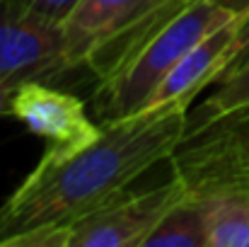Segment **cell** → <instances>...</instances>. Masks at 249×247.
I'll use <instances>...</instances> for the list:
<instances>
[{"label": "cell", "mask_w": 249, "mask_h": 247, "mask_svg": "<svg viewBox=\"0 0 249 247\" xmlns=\"http://www.w3.org/2000/svg\"><path fill=\"white\" fill-rule=\"evenodd\" d=\"M189 109L186 104L143 109L102 121L99 138L80 151H46L0 206V247H44L53 233L131 189L184 143Z\"/></svg>", "instance_id": "1"}, {"label": "cell", "mask_w": 249, "mask_h": 247, "mask_svg": "<svg viewBox=\"0 0 249 247\" xmlns=\"http://www.w3.org/2000/svg\"><path fill=\"white\" fill-rule=\"evenodd\" d=\"M232 19L213 0H177L97 58L89 68L99 78L94 104L104 121L138 114L179 58Z\"/></svg>", "instance_id": "2"}, {"label": "cell", "mask_w": 249, "mask_h": 247, "mask_svg": "<svg viewBox=\"0 0 249 247\" xmlns=\"http://www.w3.org/2000/svg\"><path fill=\"white\" fill-rule=\"evenodd\" d=\"M184 194L186 182L174 170L167 182L153 189H126L94 213L53 233L44 247H145L148 235Z\"/></svg>", "instance_id": "3"}, {"label": "cell", "mask_w": 249, "mask_h": 247, "mask_svg": "<svg viewBox=\"0 0 249 247\" xmlns=\"http://www.w3.org/2000/svg\"><path fill=\"white\" fill-rule=\"evenodd\" d=\"M177 0H80L63 22V63L92 66Z\"/></svg>", "instance_id": "4"}, {"label": "cell", "mask_w": 249, "mask_h": 247, "mask_svg": "<svg viewBox=\"0 0 249 247\" xmlns=\"http://www.w3.org/2000/svg\"><path fill=\"white\" fill-rule=\"evenodd\" d=\"M63 63V27L0 2V87L46 80Z\"/></svg>", "instance_id": "5"}, {"label": "cell", "mask_w": 249, "mask_h": 247, "mask_svg": "<svg viewBox=\"0 0 249 247\" xmlns=\"http://www.w3.org/2000/svg\"><path fill=\"white\" fill-rule=\"evenodd\" d=\"M10 116H15L29 133L44 138L49 143L46 151L53 153L80 151L102 133V126L87 116L78 97L44 80H27L15 90Z\"/></svg>", "instance_id": "6"}, {"label": "cell", "mask_w": 249, "mask_h": 247, "mask_svg": "<svg viewBox=\"0 0 249 247\" xmlns=\"http://www.w3.org/2000/svg\"><path fill=\"white\" fill-rule=\"evenodd\" d=\"M235 37H237V19L218 27L206 39H201L194 49H189L179 58V63L167 73L165 80L155 87L143 109H160L167 104L191 107L198 92H206V87H211L228 68Z\"/></svg>", "instance_id": "7"}, {"label": "cell", "mask_w": 249, "mask_h": 247, "mask_svg": "<svg viewBox=\"0 0 249 247\" xmlns=\"http://www.w3.org/2000/svg\"><path fill=\"white\" fill-rule=\"evenodd\" d=\"M206 92L208 95L198 102V107L189 109L186 138L203 133L218 121L249 112V56L237 66L228 68L211 87H206Z\"/></svg>", "instance_id": "8"}, {"label": "cell", "mask_w": 249, "mask_h": 247, "mask_svg": "<svg viewBox=\"0 0 249 247\" xmlns=\"http://www.w3.org/2000/svg\"><path fill=\"white\" fill-rule=\"evenodd\" d=\"M208 247V235H206V223L203 213L191 196L189 187L184 199L172 206L165 213V218L158 223V228L148 235L145 247Z\"/></svg>", "instance_id": "9"}, {"label": "cell", "mask_w": 249, "mask_h": 247, "mask_svg": "<svg viewBox=\"0 0 249 247\" xmlns=\"http://www.w3.org/2000/svg\"><path fill=\"white\" fill-rule=\"evenodd\" d=\"M186 141H194L201 148L249 170V112L218 121L203 133H196Z\"/></svg>", "instance_id": "10"}, {"label": "cell", "mask_w": 249, "mask_h": 247, "mask_svg": "<svg viewBox=\"0 0 249 247\" xmlns=\"http://www.w3.org/2000/svg\"><path fill=\"white\" fill-rule=\"evenodd\" d=\"M0 2L19 7L24 12H32L41 19H49V22L63 27V22L68 19V15L75 10V5L80 0H0Z\"/></svg>", "instance_id": "11"}, {"label": "cell", "mask_w": 249, "mask_h": 247, "mask_svg": "<svg viewBox=\"0 0 249 247\" xmlns=\"http://www.w3.org/2000/svg\"><path fill=\"white\" fill-rule=\"evenodd\" d=\"M249 56V15L245 19H237V37H235V44H232V54H230V61H228V68L237 66L240 61H245ZM225 68V71H228ZM223 71V73H225ZM220 73V76H223Z\"/></svg>", "instance_id": "12"}, {"label": "cell", "mask_w": 249, "mask_h": 247, "mask_svg": "<svg viewBox=\"0 0 249 247\" xmlns=\"http://www.w3.org/2000/svg\"><path fill=\"white\" fill-rule=\"evenodd\" d=\"M220 7H225L228 12H232L237 19H245L249 15V0H213Z\"/></svg>", "instance_id": "13"}]
</instances>
